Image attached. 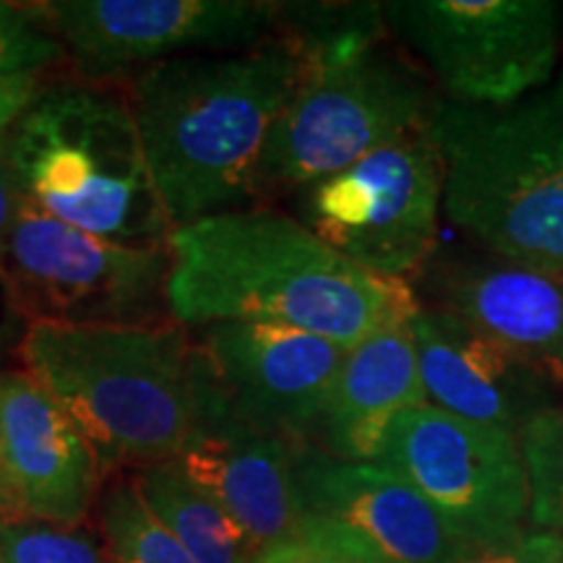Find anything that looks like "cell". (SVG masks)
Here are the masks:
<instances>
[{"mask_svg":"<svg viewBox=\"0 0 563 563\" xmlns=\"http://www.w3.org/2000/svg\"><path fill=\"white\" fill-rule=\"evenodd\" d=\"M0 563H110L104 545L81 527L0 519Z\"/></svg>","mask_w":563,"mask_h":563,"instance_id":"22","label":"cell"},{"mask_svg":"<svg viewBox=\"0 0 563 563\" xmlns=\"http://www.w3.org/2000/svg\"><path fill=\"white\" fill-rule=\"evenodd\" d=\"M97 514L110 563H196L150 509L133 477L108 485Z\"/></svg>","mask_w":563,"mask_h":563,"instance_id":"20","label":"cell"},{"mask_svg":"<svg viewBox=\"0 0 563 563\" xmlns=\"http://www.w3.org/2000/svg\"><path fill=\"white\" fill-rule=\"evenodd\" d=\"M196 350L222 407L217 422L306 443L347 355L342 344L277 323H211Z\"/></svg>","mask_w":563,"mask_h":563,"instance_id":"12","label":"cell"},{"mask_svg":"<svg viewBox=\"0 0 563 563\" xmlns=\"http://www.w3.org/2000/svg\"><path fill=\"white\" fill-rule=\"evenodd\" d=\"M407 321L347 350L311 439L321 452L347 462H376L391 422L428 405Z\"/></svg>","mask_w":563,"mask_h":563,"instance_id":"18","label":"cell"},{"mask_svg":"<svg viewBox=\"0 0 563 563\" xmlns=\"http://www.w3.org/2000/svg\"><path fill=\"white\" fill-rule=\"evenodd\" d=\"M249 563H258V561H256V559H253V561H249Z\"/></svg>","mask_w":563,"mask_h":563,"instance_id":"30","label":"cell"},{"mask_svg":"<svg viewBox=\"0 0 563 563\" xmlns=\"http://www.w3.org/2000/svg\"><path fill=\"white\" fill-rule=\"evenodd\" d=\"M300 84L266 144L258 196L300 194L431 125L439 97L384 45V3H285Z\"/></svg>","mask_w":563,"mask_h":563,"instance_id":"3","label":"cell"},{"mask_svg":"<svg viewBox=\"0 0 563 563\" xmlns=\"http://www.w3.org/2000/svg\"><path fill=\"white\" fill-rule=\"evenodd\" d=\"M26 327H30V323L21 319V313L13 308L9 292H5L3 279H0V357H5V352L11 347L19 350Z\"/></svg>","mask_w":563,"mask_h":563,"instance_id":"27","label":"cell"},{"mask_svg":"<svg viewBox=\"0 0 563 563\" xmlns=\"http://www.w3.org/2000/svg\"><path fill=\"white\" fill-rule=\"evenodd\" d=\"M407 323L431 407L514 435L555 410L561 384L504 344L433 308L420 306Z\"/></svg>","mask_w":563,"mask_h":563,"instance_id":"15","label":"cell"},{"mask_svg":"<svg viewBox=\"0 0 563 563\" xmlns=\"http://www.w3.org/2000/svg\"><path fill=\"white\" fill-rule=\"evenodd\" d=\"M300 74L298 42L277 32L249 51L180 55L133 76V121L173 228L258 196L266 144Z\"/></svg>","mask_w":563,"mask_h":563,"instance_id":"2","label":"cell"},{"mask_svg":"<svg viewBox=\"0 0 563 563\" xmlns=\"http://www.w3.org/2000/svg\"><path fill=\"white\" fill-rule=\"evenodd\" d=\"M0 473L24 519L81 527L102 464L87 435L26 371H0Z\"/></svg>","mask_w":563,"mask_h":563,"instance_id":"13","label":"cell"},{"mask_svg":"<svg viewBox=\"0 0 563 563\" xmlns=\"http://www.w3.org/2000/svg\"><path fill=\"white\" fill-rule=\"evenodd\" d=\"M258 563H363L352 555L336 553L332 548L311 543V540L302 538H290L282 540V543H274L256 555Z\"/></svg>","mask_w":563,"mask_h":563,"instance_id":"26","label":"cell"},{"mask_svg":"<svg viewBox=\"0 0 563 563\" xmlns=\"http://www.w3.org/2000/svg\"><path fill=\"white\" fill-rule=\"evenodd\" d=\"M306 441L253 433L232 422L196 428L183 473L249 534L256 551L290 540L302 519L298 454Z\"/></svg>","mask_w":563,"mask_h":563,"instance_id":"17","label":"cell"},{"mask_svg":"<svg viewBox=\"0 0 563 563\" xmlns=\"http://www.w3.org/2000/svg\"><path fill=\"white\" fill-rule=\"evenodd\" d=\"M3 159L21 199L70 228L129 245L170 235L129 95L104 81L42 84Z\"/></svg>","mask_w":563,"mask_h":563,"instance_id":"6","label":"cell"},{"mask_svg":"<svg viewBox=\"0 0 563 563\" xmlns=\"http://www.w3.org/2000/svg\"><path fill=\"white\" fill-rule=\"evenodd\" d=\"M376 464L412 485L470 545L525 530L530 485L519 435L422 405L391 422Z\"/></svg>","mask_w":563,"mask_h":563,"instance_id":"10","label":"cell"},{"mask_svg":"<svg viewBox=\"0 0 563 563\" xmlns=\"http://www.w3.org/2000/svg\"><path fill=\"white\" fill-rule=\"evenodd\" d=\"M460 563H563V540L543 530H522L496 545L475 548Z\"/></svg>","mask_w":563,"mask_h":563,"instance_id":"24","label":"cell"},{"mask_svg":"<svg viewBox=\"0 0 563 563\" xmlns=\"http://www.w3.org/2000/svg\"><path fill=\"white\" fill-rule=\"evenodd\" d=\"M21 194L16 188V180H13L11 167L5 165L3 154H0V243H3L5 232L11 230L13 220H16V211L21 207Z\"/></svg>","mask_w":563,"mask_h":563,"instance_id":"28","label":"cell"},{"mask_svg":"<svg viewBox=\"0 0 563 563\" xmlns=\"http://www.w3.org/2000/svg\"><path fill=\"white\" fill-rule=\"evenodd\" d=\"M102 467L173 462L199 426L196 344L180 323H30L19 344Z\"/></svg>","mask_w":563,"mask_h":563,"instance_id":"4","label":"cell"},{"mask_svg":"<svg viewBox=\"0 0 563 563\" xmlns=\"http://www.w3.org/2000/svg\"><path fill=\"white\" fill-rule=\"evenodd\" d=\"M443 214L483 251L563 277V68L504 108L439 97Z\"/></svg>","mask_w":563,"mask_h":563,"instance_id":"5","label":"cell"},{"mask_svg":"<svg viewBox=\"0 0 563 563\" xmlns=\"http://www.w3.org/2000/svg\"><path fill=\"white\" fill-rule=\"evenodd\" d=\"M42 87L40 76H0V154L5 139Z\"/></svg>","mask_w":563,"mask_h":563,"instance_id":"25","label":"cell"},{"mask_svg":"<svg viewBox=\"0 0 563 563\" xmlns=\"http://www.w3.org/2000/svg\"><path fill=\"white\" fill-rule=\"evenodd\" d=\"M133 483L196 563H249L258 555L249 534L183 473L175 460L136 470Z\"/></svg>","mask_w":563,"mask_h":563,"instance_id":"19","label":"cell"},{"mask_svg":"<svg viewBox=\"0 0 563 563\" xmlns=\"http://www.w3.org/2000/svg\"><path fill=\"white\" fill-rule=\"evenodd\" d=\"M302 514L332 519L384 563H460L475 551L431 501L376 462H347L302 443Z\"/></svg>","mask_w":563,"mask_h":563,"instance_id":"14","label":"cell"},{"mask_svg":"<svg viewBox=\"0 0 563 563\" xmlns=\"http://www.w3.org/2000/svg\"><path fill=\"white\" fill-rule=\"evenodd\" d=\"M519 446L530 485V522L563 540V407L534 418L519 433Z\"/></svg>","mask_w":563,"mask_h":563,"instance_id":"21","label":"cell"},{"mask_svg":"<svg viewBox=\"0 0 563 563\" xmlns=\"http://www.w3.org/2000/svg\"><path fill=\"white\" fill-rule=\"evenodd\" d=\"M40 11L84 79L108 81L196 53H235L274 37L269 0H53Z\"/></svg>","mask_w":563,"mask_h":563,"instance_id":"11","label":"cell"},{"mask_svg":"<svg viewBox=\"0 0 563 563\" xmlns=\"http://www.w3.org/2000/svg\"><path fill=\"white\" fill-rule=\"evenodd\" d=\"M16 506H13V498L9 493V485L3 481V473H0V519H16Z\"/></svg>","mask_w":563,"mask_h":563,"instance_id":"29","label":"cell"},{"mask_svg":"<svg viewBox=\"0 0 563 563\" xmlns=\"http://www.w3.org/2000/svg\"><path fill=\"white\" fill-rule=\"evenodd\" d=\"M433 311L454 316L563 386V277L496 253H446L426 264Z\"/></svg>","mask_w":563,"mask_h":563,"instance_id":"16","label":"cell"},{"mask_svg":"<svg viewBox=\"0 0 563 563\" xmlns=\"http://www.w3.org/2000/svg\"><path fill=\"white\" fill-rule=\"evenodd\" d=\"M165 308L175 323H277L355 347L420 302L405 282L352 264L298 217L232 209L173 228Z\"/></svg>","mask_w":563,"mask_h":563,"instance_id":"1","label":"cell"},{"mask_svg":"<svg viewBox=\"0 0 563 563\" xmlns=\"http://www.w3.org/2000/svg\"><path fill=\"white\" fill-rule=\"evenodd\" d=\"M386 30L431 68L443 100L504 108L559 74L563 9L553 0H397Z\"/></svg>","mask_w":563,"mask_h":563,"instance_id":"7","label":"cell"},{"mask_svg":"<svg viewBox=\"0 0 563 563\" xmlns=\"http://www.w3.org/2000/svg\"><path fill=\"white\" fill-rule=\"evenodd\" d=\"M165 243L104 241L21 201L0 279L26 323H146L165 302Z\"/></svg>","mask_w":563,"mask_h":563,"instance_id":"8","label":"cell"},{"mask_svg":"<svg viewBox=\"0 0 563 563\" xmlns=\"http://www.w3.org/2000/svg\"><path fill=\"white\" fill-rule=\"evenodd\" d=\"M441 159L415 131L298 194V220L365 272L402 282L426 269L439 241Z\"/></svg>","mask_w":563,"mask_h":563,"instance_id":"9","label":"cell"},{"mask_svg":"<svg viewBox=\"0 0 563 563\" xmlns=\"http://www.w3.org/2000/svg\"><path fill=\"white\" fill-rule=\"evenodd\" d=\"M66 58L40 5L0 3V76H40Z\"/></svg>","mask_w":563,"mask_h":563,"instance_id":"23","label":"cell"}]
</instances>
